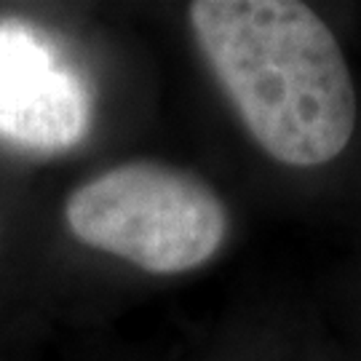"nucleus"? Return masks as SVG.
I'll return each instance as SVG.
<instances>
[{
	"instance_id": "2",
	"label": "nucleus",
	"mask_w": 361,
	"mask_h": 361,
	"mask_svg": "<svg viewBox=\"0 0 361 361\" xmlns=\"http://www.w3.org/2000/svg\"><path fill=\"white\" fill-rule=\"evenodd\" d=\"M65 217L78 241L158 276L204 265L228 235V209L212 185L158 161L118 164L83 182Z\"/></svg>"
},
{
	"instance_id": "1",
	"label": "nucleus",
	"mask_w": 361,
	"mask_h": 361,
	"mask_svg": "<svg viewBox=\"0 0 361 361\" xmlns=\"http://www.w3.org/2000/svg\"><path fill=\"white\" fill-rule=\"evenodd\" d=\"M190 25L209 67L265 153L322 166L348 147L356 91L332 30L295 0H198Z\"/></svg>"
},
{
	"instance_id": "3",
	"label": "nucleus",
	"mask_w": 361,
	"mask_h": 361,
	"mask_svg": "<svg viewBox=\"0 0 361 361\" xmlns=\"http://www.w3.org/2000/svg\"><path fill=\"white\" fill-rule=\"evenodd\" d=\"M91 94L83 75L43 30L0 19V142L59 153L86 134Z\"/></svg>"
}]
</instances>
